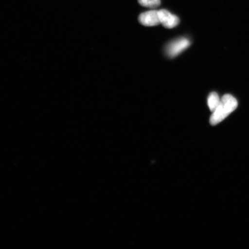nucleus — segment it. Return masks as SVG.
<instances>
[{"instance_id": "6", "label": "nucleus", "mask_w": 249, "mask_h": 249, "mask_svg": "<svg viewBox=\"0 0 249 249\" xmlns=\"http://www.w3.org/2000/svg\"><path fill=\"white\" fill-rule=\"evenodd\" d=\"M139 4L143 7L154 8L160 4V0H138Z\"/></svg>"}, {"instance_id": "3", "label": "nucleus", "mask_w": 249, "mask_h": 249, "mask_svg": "<svg viewBox=\"0 0 249 249\" xmlns=\"http://www.w3.org/2000/svg\"><path fill=\"white\" fill-rule=\"evenodd\" d=\"M158 15L160 24L167 29H173L178 26L179 23V18L177 16L170 13L166 9H161L158 11Z\"/></svg>"}, {"instance_id": "1", "label": "nucleus", "mask_w": 249, "mask_h": 249, "mask_svg": "<svg viewBox=\"0 0 249 249\" xmlns=\"http://www.w3.org/2000/svg\"><path fill=\"white\" fill-rule=\"evenodd\" d=\"M238 107V102L233 96L226 94L220 99V104L213 111L210 118V122L212 125L222 122L229 116Z\"/></svg>"}, {"instance_id": "5", "label": "nucleus", "mask_w": 249, "mask_h": 249, "mask_svg": "<svg viewBox=\"0 0 249 249\" xmlns=\"http://www.w3.org/2000/svg\"><path fill=\"white\" fill-rule=\"evenodd\" d=\"M220 99L215 92H211L208 98V105L211 111H214L219 105Z\"/></svg>"}, {"instance_id": "4", "label": "nucleus", "mask_w": 249, "mask_h": 249, "mask_svg": "<svg viewBox=\"0 0 249 249\" xmlns=\"http://www.w3.org/2000/svg\"><path fill=\"white\" fill-rule=\"evenodd\" d=\"M139 21L143 26L148 27L158 26L160 24L158 11L156 10L149 11L140 14Z\"/></svg>"}, {"instance_id": "2", "label": "nucleus", "mask_w": 249, "mask_h": 249, "mask_svg": "<svg viewBox=\"0 0 249 249\" xmlns=\"http://www.w3.org/2000/svg\"><path fill=\"white\" fill-rule=\"evenodd\" d=\"M190 45L189 40L185 38L174 40L167 46L166 54L170 58L175 57L188 48Z\"/></svg>"}]
</instances>
